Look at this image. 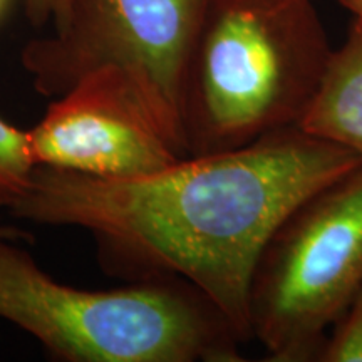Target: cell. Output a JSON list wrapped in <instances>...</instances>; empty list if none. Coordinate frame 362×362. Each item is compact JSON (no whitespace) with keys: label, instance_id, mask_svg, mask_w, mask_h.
Wrapping results in <instances>:
<instances>
[{"label":"cell","instance_id":"obj_3","mask_svg":"<svg viewBox=\"0 0 362 362\" xmlns=\"http://www.w3.org/2000/svg\"><path fill=\"white\" fill-rule=\"evenodd\" d=\"M0 226V319L67 362H238L220 310L178 279L84 291L54 280Z\"/></svg>","mask_w":362,"mask_h":362},{"label":"cell","instance_id":"obj_10","mask_svg":"<svg viewBox=\"0 0 362 362\" xmlns=\"http://www.w3.org/2000/svg\"><path fill=\"white\" fill-rule=\"evenodd\" d=\"M29 22L35 27L51 24L54 30L64 27L69 17L71 0H22Z\"/></svg>","mask_w":362,"mask_h":362},{"label":"cell","instance_id":"obj_12","mask_svg":"<svg viewBox=\"0 0 362 362\" xmlns=\"http://www.w3.org/2000/svg\"><path fill=\"white\" fill-rule=\"evenodd\" d=\"M6 4H7V0H0V13H2L4 7H6Z\"/></svg>","mask_w":362,"mask_h":362},{"label":"cell","instance_id":"obj_7","mask_svg":"<svg viewBox=\"0 0 362 362\" xmlns=\"http://www.w3.org/2000/svg\"><path fill=\"white\" fill-rule=\"evenodd\" d=\"M297 128L362 158V19L330 54L322 79Z\"/></svg>","mask_w":362,"mask_h":362},{"label":"cell","instance_id":"obj_1","mask_svg":"<svg viewBox=\"0 0 362 362\" xmlns=\"http://www.w3.org/2000/svg\"><path fill=\"white\" fill-rule=\"evenodd\" d=\"M359 165L354 153L293 126L138 178L35 166L8 211L86 230L115 264L183 280L247 342L252 277L272 235L305 198Z\"/></svg>","mask_w":362,"mask_h":362},{"label":"cell","instance_id":"obj_11","mask_svg":"<svg viewBox=\"0 0 362 362\" xmlns=\"http://www.w3.org/2000/svg\"><path fill=\"white\" fill-rule=\"evenodd\" d=\"M337 2L357 19H362V0H337Z\"/></svg>","mask_w":362,"mask_h":362},{"label":"cell","instance_id":"obj_6","mask_svg":"<svg viewBox=\"0 0 362 362\" xmlns=\"http://www.w3.org/2000/svg\"><path fill=\"white\" fill-rule=\"evenodd\" d=\"M27 133L34 166L104 180L138 178L180 160L115 69H98L54 98Z\"/></svg>","mask_w":362,"mask_h":362},{"label":"cell","instance_id":"obj_5","mask_svg":"<svg viewBox=\"0 0 362 362\" xmlns=\"http://www.w3.org/2000/svg\"><path fill=\"white\" fill-rule=\"evenodd\" d=\"M362 285V165L317 189L275 230L248 298L272 362L315 361Z\"/></svg>","mask_w":362,"mask_h":362},{"label":"cell","instance_id":"obj_4","mask_svg":"<svg viewBox=\"0 0 362 362\" xmlns=\"http://www.w3.org/2000/svg\"><path fill=\"white\" fill-rule=\"evenodd\" d=\"M211 0H71L64 27L30 40L22 66L34 89L57 98L98 69L119 72L180 156L183 103Z\"/></svg>","mask_w":362,"mask_h":362},{"label":"cell","instance_id":"obj_2","mask_svg":"<svg viewBox=\"0 0 362 362\" xmlns=\"http://www.w3.org/2000/svg\"><path fill=\"white\" fill-rule=\"evenodd\" d=\"M330 54L312 0H211L185 89L187 156L297 126Z\"/></svg>","mask_w":362,"mask_h":362},{"label":"cell","instance_id":"obj_8","mask_svg":"<svg viewBox=\"0 0 362 362\" xmlns=\"http://www.w3.org/2000/svg\"><path fill=\"white\" fill-rule=\"evenodd\" d=\"M34 168L25 129L0 117V208H8L19 198Z\"/></svg>","mask_w":362,"mask_h":362},{"label":"cell","instance_id":"obj_9","mask_svg":"<svg viewBox=\"0 0 362 362\" xmlns=\"http://www.w3.org/2000/svg\"><path fill=\"white\" fill-rule=\"evenodd\" d=\"M315 361L362 362V285L332 325Z\"/></svg>","mask_w":362,"mask_h":362}]
</instances>
